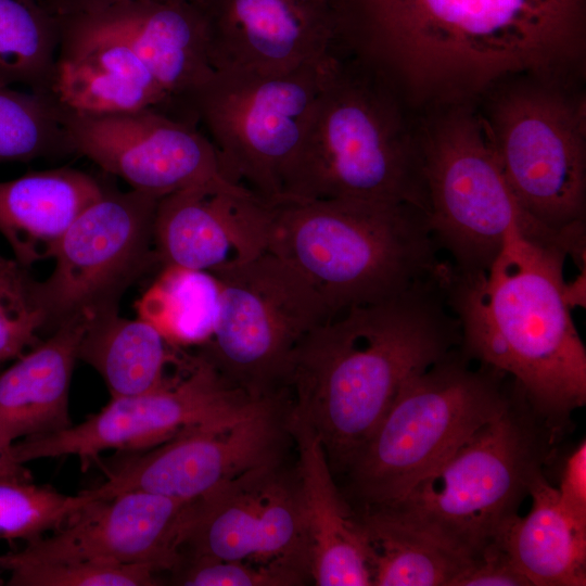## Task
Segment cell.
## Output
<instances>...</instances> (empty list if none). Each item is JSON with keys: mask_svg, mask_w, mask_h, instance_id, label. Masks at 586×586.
Listing matches in <instances>:
<instances>
[{"mask_svg": "<svg viewBox=\"0 0 586 586\" xmlns=\"http://www.w3.org/2000/svg\"><path fill=\"white\" fill-rule=\"evenodd\" d=\"M445 275L386 301L339 313L293 353L292 410L321 440L329 464L347 469L403 385L460 345Z\"/></svg>", "mask_w": 586, "mask_h": 586, "instance_id": "2", "label": "cell"}, {"mask_svg": "<svg viewBox=\"0 0 586 586\" xmlns=\"http://www.w3.org/2000/svg\"><path fill=\"white\" fill-rule=\"evenodd\" d=\"M380 82L336 52L282 198L406 203L425 213L418 150Z\"/></svg>", "mask_w": 586, "mask_h": 586, "instance_id": "5", "label": "cell"}, {"mask_svg": "<svg viewBox=\"0 0 586 586\" xmlns=\"http://www.w3.org/2000/svg\"><path fill=\"white\" fill-rule=\"evenodd\" d=\"M214 71L281 73L336 49L327 0H192Z\"/></svg>", "mask_w": 586, "mask_h": 586, "instance_id": "19", "label": "cell"}, {"mask_svg": "<svg viewBox=\"0 0 586 586\" xmlns=\"http://www.w3.org/2000/svg\"><path fill=\"white\" fill-rule=\"evenodd\" d=\"M43 324L39 310L15 314L0 302V364L21 356L26 347L35 346Z\"/></svg>", "mask_w": 586, "mask_h": 586, "instance_id": "35", "label": "cell"}, {"mask_svg": "<svg viewBox=\"0 0 586 586\" xmlns=\"http://www.w3.org/2000/svg\"><path fill=\"white\" fill-rule=\"evenodd\" d=\"M220 311L204 356L233 386L255 399L285 387L298 344L331 316L319 294L276 255L217 272Z\"/></svg>", "mask_w": 586, "mask_h": 586, "instance_id": "10", "label": "cell"}, {"mask_svg": "<svg viewBox=\"0 0 586 586\" xmlns=\"http://www.w3.org/2000/svg\"><path fill=\"white\" fill-rule=\"evenodd\" d=\"M186 1L192 2V0H186Z\"/></svg>", "mask_w": 586, "mask_h": 586, "instance_id": "41", "label": "cell"}, {"mask_svg": "<svg viewBox=\"0 0 586 586\" xmlns=\"http://www.w3.org/2000/svg\"><path fill=\"white\" fill-rule=\"evenodd\" d=\"M279 461L253 468L190 501L179 536L181 558L280 563L310 576L297 471L292 476Z\"/></svg>", "mask_w": 586, "mask_h": 586, "instance_id": "14", "label": "cell"}, {"mask_svg": "<svg viewBox=\"0 0 586 586\" xmlns=\"http://www.w3.org/2000/svg\"><path fill=\"white\" fill-rule=\"evenodd\" d=\"M255 399L230 384L200 353L187 372L133 396L111 398L84 422L49 435L23 438L11 447L21 464L43 458L76 456L86 471L107 449L140 451L195 428L220 425L258 408Z\"/></svg>", "mask_w": 586, "mask_h": 586, "instance_id": "13", "label": "cell"}, {"mask_svg": "<svg viewBox=\"0 0 586 586\" xmlns=\"http://www.w3.org/2000/svg\"><path fill=\"white\" fill-rule=\"evenodd\" d=\"M173 573L176 584L186 586H292L309 576L286 564H249L204 557L181 558Z\"/></svg>", "mask_w": 586, "mask_h": 586, "instance_id": "33", "label": "cell"}, {"mask_svg": "<svg viewBox=\"0 0 586 586\" xmlns=\"http://www.w3.org/2000/svg\"><path fill=\"white\" fill-rule=\"evenodd\" d=\"M276 397L231 422L190 429L151 451L131 455L85 489L92 499L141 491L193 501L240 474L279 459Z\"/></svg>", "mask_w": 586, "mask_h": 586, "instance_id": "15", "label": "cell"}, {"mask_svg": "<svg viewBox=\"0 0 586 586\" xmlns=\"http://www.w3.org/2000/svg\"><path fill=\"white\" fill-rule=\"evenodd\" d=\"M61 110L73 152L133 190L162 198L229 180L214 145L195 125L150 109L114 114Z\"/></svg>", "mask_w": 586, "mask_h": 586, "instance_id": "16", "label": "cell"}, {"mask_svg": "<svg viewBox=\"0 0 586 586\" xmlns=\"http://www.w3.org/2000/svg\"><path fill=\"white\" fill-rule=\"evenodd\" d=\"M501 171L522 209L543 228L585 239L584 102L539 89L504 94L483 119Z\"/></svg>", "mask_w": 586, "mask_h": 586, "instance_id": "11", "label": "cell"}, {"mask_svg": "<svg viewBox=\"0 0 586 586\" xmlns=\"http://www.w3.org/2000/svg\"><path fill=\"white\" fill-rule=\"evenodd\" d=\"M31 481L30 472L24 464L17 463L0 454V481Z\"/></svg>", "mask_w": 586, "mask_h": 586, "instance_id": "39", "label": "cell"}, {"mask_svg": "<svg viewBox=\"0 0 586 586\" xmlns=\"http://www.w3.org/2000/svg\"><path fill=\"white\" fill-rule=\"evenodd\" d=\"M450 586H531L498 543L488 546L451 582Z\"/></svg>", "mask_w": 586, "mask_h": 586, "instance_id": "34", "label": "cell"}, {"mask_svg": "<svg viewBox=\"0 0 586 586\" xmlns=\"http://www.w3.org/2000/svg\"><path fill=\"white\" fill-rule=\"evenodd\" d=\"M183 501L141 491L86 504L49 536L0 556L10 562L97 560L173 572L181 560Z\"/></svg>", "mask_w": 586, "mask_h": 586, "instance_id": "17", "label": "cell"}, {"mask_svg": "<svg viewBox=\"0 0 586 586\" xmlns=\"http://www.w3.org/2000/svg\"><path fill=\"white\" fill-rule=\"evenodd\" d=\"M284 424L297 447L310 577L319 586L371 585L366 536L334 484L320 437L292 409Z\"/></svg>", "mask_w": 586, "mask_h": 586, "instance_id": "22", "label": "cell"}, {"mask_svg": "<svg viewBox=\"0 0 586 586\" xmlns=\"http://www.w3.org/2000/svg\"><path fill=\"white\" fill-rule=\"evenodd\" d=\"M566 256L513 225L487 270L460 273L450 264L444 282L461 352L512 377L552 430L586 404V348L564 295Z\"/></svg>", "mask_w": 586, "mask_h": 586, "instance_id": "3", "label": "cell"}, {"mask_svg": "<svg viewBox=\"0 0 586 586\" xmlns=\"http://www.w3.org/2000/svg\"><path fill=\"white\" fill-rule=\"evenodd\" d=\"M271 202L229 180L186 188L156 205L157 264L217 272L267 252Z\"/></svg>", "mask_w": 586, "mask_h": 586, "instance_id": "18", "label": "cell"}, {"mask_svg": "<svg viewBox=\"0 0 586 586\" xmlns=\"http://www.w3.org/2000/svg\"><path fill=\"white\" fill-rule=\"evenodd\" d=\"M585 270L572 283L565 284L564 295L571 308L585 306Z\"/></svg>", "mask_w": 586, "mask_h": 586, "instance_id": "40", "label": "cell"}, {"mask_svg": "<svg viewBox=\"0 0 586 586\" xmlns=\"http://www.w3.org/2000/svg\"><path fill=\"white\" fill-rule=\"evenodd\" d=\"M220 301V282L213 272L166 266L137 301L136 309L175 348H200L214 333Z\"/></svg>", "mask_w": 586, "mask_h": 586, "instance_id": "28", "label": "cell"}, {"mask_svg": "<svg viewBox=\"0 0 586 586\" xmlns=\"http://www.w3.org/2000/svg\"><path fill=\"white\" fill-rule=\"evenodd\" d=\"M426 214L406 203L271 201L267 252L319 294L331 316L446 273Z\"/></svg>", "mask_w": 586, "mask_h": 586, "instance_id": "4", "label": "cell"}, {"mask_svg": "<svg viewBox=\"0 0 586 586\" xmlns=\"http://www.w3.org/2000/svg\"><path fill=\"white\" fill-rule=\"evenodd\" d=\"M560 504L576 521L586 524V442L565 459L559 487Z\"/></svg>", "mask_w": 586, "mask_h": 586, "instance_id": "36", "label": "cell"}, {"mask_svg": "<svg viewBox=\"0 0 586 586\" xmlns=\"http://www.w3.org/2000/svg\"><path fill=\"white\" fill-rule=\"evenodd\" d=\"M337 44L412 100H463L582 56L585 0H327Z\"/></svg>", "mask_w": 586, "mask_h": 586, "instance_id": "1", "label": "cell"}, {"mask_svg": "<svg viewBox=\"0 0 586 586\" xmlns=\"http://www.w3.org/2000/svg\"><path fill=\"white\" fill-rule=\"evenodd\" d=\"M60 21L129 41L165 90L174 117L198 126L193 99L214 69L207 54L204 20L193 3L133 0Z\"/></svg>", "mask_w": 586, "mask_h": 586, "instance_id": "20", "label": "cell"}, {"mask_svg": "<svg viewBox=\"0 0 586 586\" xmlns=\"http://www.w3.org/2000/svg\"><path fill=\"white\" fill-rule=\"evenodd\" d=\"M86 322L79 319L59 326L0 373L2 456L13 460L11 447L20 438L49 435L72 425L69 386Z\"/></svg>", "mask_w": 586, "mask_h": 586, "instance_id": "23", "label": "cell"}, {"mask_svg": "<svg viewBox=\"0 0 586 586\" xmlns=\"http://www.w3.org/2000/svg\"><path fill=\"white\" fill-rule=\"evenodd\" d=\"M10 586H153L160 584L150 566L97 560L10 562L0 560Z\"/></svg>", "mask_w": 586, "mask_h": 586, "instance_id": "32", "label": "cell"}, {"mask_svg": "<svg viewBox=\"0 0 586 586\" xmlns=\"http://www.w3.org/2000/svg\"><path fill=\"white\" fill-rule=\"evenodd\" d=\"M92 176L61 167L0 181V234L25 269L52 258L74 220L103 192Z\"/></svg>", "mask_w": 586, "mask_h": 586, "instance_id": "24", "label": "cell"}, {"mask_svg": "<svg viewBox=\"0 0 586 586\" xmlns=\"http://www.w3.org/2000/svg\"><path fill=\"white\" fill-rule=\"evenodd\" d=\"M357 519L369 547L371 585L450 586L471 562L378 510Z\"/></svg>", "mask_w": 586, "mask_h": 586, "instance_id": "27", "label": "cell"}, {"mask_svg": "<svg viewBox=\"0 0 586 586\" xmlns=\"http://www.w3.org/2000/svg\"><path fill=\"white\" fill-rule=\"evenodd\" d=\"M73 153L53 95L0 85V164Z\"/></svg>", "mask_w": 586, "mask_h": 586, "instance_id": "30", "label": "cell"}, {"mask_svg": "<svg viewBox=\"0 0 586 586\" xmlns=\"http://www.w3.org/2000/svg\"><path fill=\"white\" fill-rule=\"evenodd\" d=\"M334 51L289 72L214 71L192 104L225 176L256 195L282 198Z\"/></svg>", "mask_w": 586, "mask_h": 586, "instance_id": "9", "label": "cell"}, {"mask_svg": "<svg viewBox=\"0 0 586 586\" xmlns=\"http://www.w3.org/2000/svg\"><path fill=\"white\" fill-rule=\"evenodd\" d=\"M59 18L95 13L118 3L133 0H42Z\"/></svg>", "mask_w": 586, "mask_h": 586, "instance_id": "38", "label": "cell"}, {"mask_svg": "<svg viewBox=\"0 0 586 586\" xmlns=\"http://www.w3.org/2000/svg\"><path fill=\"white\" fill-rule=\"evenodd\" d=\"M61 23L42 0H0V85L51 94Z\"/></svg>", "mask_w": 586, "mask_h": 586, "instance_id": "29", "label": "cell"}, {"mask_svg": "<svg viewBox=\"0 0 586 586\" xmlns=\"http://www.w3.org/2000/svg\"><path fill=\"white\" fill-rule=\"evenodd\" d=\"M35 280L15 259L0 254V302L15 314L35 310L33 290Z\"/></svg>", "mask_w": 586, "mask_h": 586, "instance_id": "37", "label": "cell"}, {"mask_svg": "<svg viewBox=\"0 0 586 586\" xmlns=\"http://www.w3.org/2000/svg\"><path fill=\"white\" fill-rule=\"evenodd\" d=\"M160 199L104 187L80 213L55 247L52 272L34 285L33 307L43 328L118 309L125 290L157 264L153 224Z\"/></svg>", "mask_w": 586, "mask_h": 586, "instance_id": "12", "label": "cell"}, {"mask_svg": "<svg viewBox=\"0 0 586 586\" xmlns=\"http://www.w3.org/2000/svg\"><path fill=\"white\" fill-rule=\"evenodd\" d=\"M528 495V513L517 514L497 542L531 586L586 585V524L565 511L543 471L533 476Z\"/></svg>", "mask_w": 586, "mask_h": 586, "instance_id": "25", "label": "cell"}, {"mask_svg": "<svg viewBox=\"0 0 586 586\" xmlns=\"http://www.w3.org/2000/svg\"><path fill=\"white\" fill-rule=\"evenodd\" d=\"M426 217L437 245L460 273L487 270L508 230L562 246V235L535 222L512 193L489 143L484 120L464 109L440 118L417 148Z\"/></svg>", "mask_w": 586, "mask_h": 586, "instance_id": "8", "label": "cell"}, {"mask_svg": "<svg viewBox=\"0 0 586 586\" xmlns=\"http://www.w3.org/2000/svg\"><path fill=\"white\" fill-rule=\"evenodd\" d=\"M461 349L408 380L347 470L365 509L406 495L511 403L501 373Z\"/></svg>", "mask_w": 586, "mask_h": 586, "instance_id": "7", "label": "cell"}, {"mask_svg": "<svg viewBox=\"0 0 586 586\" xmlns=\"http://www.w3.org/2000/svg\"><path fill=\"white\" fill-rule=\"evenodd\" d=\"M93 499L84 491L66 495L31 481H0V539L26 543L60 528Z\"/></svg>", "mask_w": 586, "mask_h": 586, "instance_id": "31", "label": "cell"}, {"mask_svg": "<svg viewBox=\"0 0 586 586\" xmlns=\"http://www.w3.org/2000/svg\"><path fill=\"white\" fill-rule=\"evenodd\" d=\"M60 23L52 95L62 107L84 114L150 109L174 117L165 90L129 41L114 34Z\"/></svg>", "mask_w": 586, "mask_h": 586, "instance_id": "21", "label": "cell"}, {"mask_svg": "<svg viewBox=\"0 0 586 586\" xmlns=\"http://www.w3.org/2000/svg\"><path fill=\"white\" fill-rule=\"evenodd\" d=\"M398 500L378 510L472 561L496 543L547 458V433L521 395Z\"/></svg>", "mask_w": 586, "mask_h": 586, "instance_id": "6", "label": "cell"}, {"mask_svg": "<svg viewBox=\"0 0 586 586\" xmlns=\"http://www.w3.org/2000/svg\"><path fill=\"white\" fill-rule=\"evenodd\" d=\"M177 349L150 322L128 319L112 309L87 320L77 357L104 380L111 398L153 391L171 377L169 364L177 361Z\"/></svg>", "mask_w": 586, "mask_h": 586, "instance_id": "26", "label": "cell"}]
</instances>
